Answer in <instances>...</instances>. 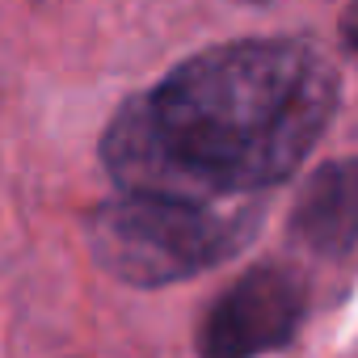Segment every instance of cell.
<instances>
[{"label":"cell","instance_id":"1","mask_svg":"<svg viewBox=\"0 0 358 358\" xmlns=\"http://www.w3.org/2000/svg\"><path fill=\"white\" fill-rule=\"evenodd\" d=\"M341 101L329 55L303 38H241L190 55L118 106L101 160L118 194L224 203L303 164Z\"/></svg>","mask_w":358,"mask_h":358},{"label":"cell","instance_id":"2","mask_svg":"<svg viewBox=\"0 0 358 358\" xmlns=\"http://www.w3.org/2000/svg\"><path fill=\"white\" fill-rule=\"evenodd\" d=\"M257 232V207H224L164 194H118L89 211L85 236L93 262L131 287L194 278Z\"/></svg>","mask_w":358,"mask_h":358},{"label":"cell","instance_id":"3","mask_svg":"<svg viewBox=\"0 0 358 358\" xmlns=\"http://www.w3.org/2000/svg\"><path fill=\"white\" fill-rule=\"evenodd\" d=\"M303 320V282L282 266L245 270L203 316V358H257L295 337Z\"/></svg>","mask_w":358,"mask_h":358},{"label":"cell","instance_id":"4","mask_svg":"<svg viewBox=\"0 0 358 358\" xmlns=\"http://www.w3.org/2000/svg\"><path fill=\"white\" fill-rule=\"evenodd\" d=\"M287 236L316 257H341L358 241V156L320 164L291 203Z\"/></svg>","mask_w":358,"mask_h":358},{"label":"cell","instance_id":"5","mask_svg":"<svg viewBox=\"0 0 358 358\" xmlns=\"http://www.w3.org/2000/svg\"><path fill=\"white\" fill-rule=\"evenodd\" d=\"M341 34H345V47L358 55V0L345 5V17H341Z\"/></svg>","mask_w":358,"mask_h":358},{"label":"cell","instance_id":"6","mask_svg":"<svg viewBox=\"0 0 358 358\" xmlns=\"http://www.w3.org/2000/svg\"><path fill=\"white\" fill-rule=\"evenodd\" d=\"M257 5H262V0H257Z\"/></svg>","mask_w":358,"mask_h":358}]
</instances>
